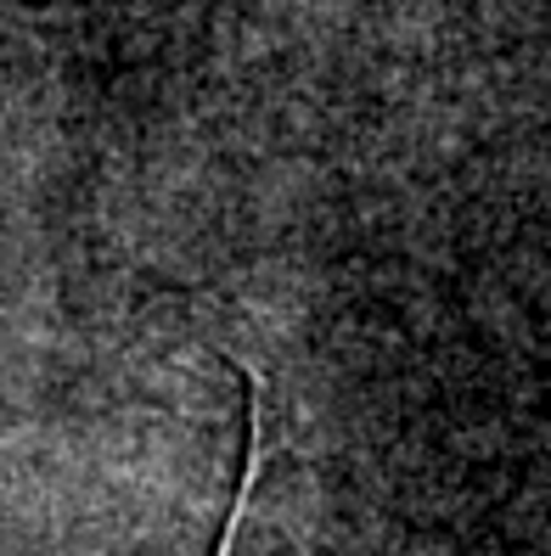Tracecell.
<instances>
[{
  "instance_id": "6da1fadb",
  "label": "cell",
  "mask_w": 551,
  "mask_h": 556,
  "mask_svg": "<svg viewBox=\"0 0 551 556\" xmlns=\"http://www.w3.org/2000/svg\"><path fill=\"white\" fill-rule=\"evenodd\" d=\"M242 371V394H248V450H242V478H237V495L231 511H225V529L214 540V556H242V534L253 522V501H259V478H265V455H271V433H265V388L248 366Z\"/></svg>"
}]
</instances>
